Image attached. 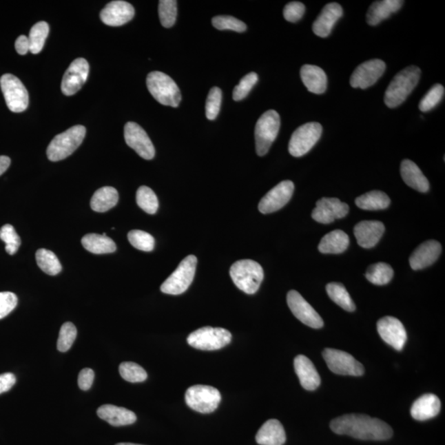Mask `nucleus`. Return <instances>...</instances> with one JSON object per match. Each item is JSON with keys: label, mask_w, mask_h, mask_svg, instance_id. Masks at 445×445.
Instances as JSON below:
<instances>
[{"label": "nucleus", "mask_w": 445, "mask_h": 445, "mask_svg": "<svg viewBox=\"0 0 445 445\" xmlns=\"http://www.w3.org/2000/svg\"><path fill=\"white\" fill-rule=\"evenodd\" d=\"M386 70L383 61L371 60L362 63L352 74L350 83L354 89L365 90L379 81Z\"/></svg>", "instance_id": "obj_15"}, {"label": "nucleus", "mask_w": 445, "mask_h": 445, "mask_svg": "<svg viewBox=\"0 0 445 445\" xmlns=\"http://www.w3.org/2000/svg\"><path fill=\"white\" fill-rule=\"evenodd\" d=\"M403 3L401 0H382L373 3L367 12L368 24L371 26L380 24L382 21L389 19L390 15L400 10Z\"/></svg>", "instance_id": "obj_29"}, {"label": "nucleus", "mask_w": 445, "mask_h": 445, "mask_svg": "<svg viewBox=\"0 0 445 445\" xmlns=\"http://www.w3.org/2000/svg\"><path fill=\"white\" fill-rule=\"evenodd\" d=\"M293 365L302 387L309 391H313L319 387L321 384L320 376L308 357L303 355L296 356Z\"/></svg>", "instance_id": "obj_24"}, {"label": "nucleus", "mask_w": 445, "mask_h": 445, "mask_svg": "<svg viewBox=\"0 0 445 445\" xmlns=\"http://www.w3.org/2000/svg\"><path fill=\"white\" fill-rule=\"evenodd\" d=\"M185 400L192 410L208 414L217 409L221 402V394L219 390L211 386L195 385L187 390Z\"/></svg>", "instance_id": "obj_9"}, {"label": "nucleus", "mask_w": 445, "mask_h": 445, "mask_svg": "<svg viewBox=\"0 0 445 445\" xmlns=\"http://www.w3.org/2000/svg\"><path fill=\"white\" fill-rule=\"evenodd\" d=\"M256 442L261 445H283L287 442L283 426L278 420H269L260 428Z\"/></svg>", "instance_id": "obj_27"}, {"label": "nucleus", "mask_w": 445, "mask_h": 445, "mask_svg": "<svg viewBox=\"0 0 445 445\" xmlns=\"http://www.w3.org/2000/svg\"><path fill=\"white\" fill-rule=\"evenodd\" d=\"M300 77L310 92L322 94L327 86V74L317 65H305L300 70Z\"/></svg>", "instance_id": "obj_28"}, {"label": "nucleus", "mask_w": 445, "mask_h": 445, "mask_svg": "<svg viewBox=\"0 0 445 445\" xmlns=\"http://www.w3.org/2000/svg\"><path fill=\"white\" fill-rule=\"evenodd\" d=\"M146 83L151 95L159 103L172 107H178L182 95L177 83L169 75L154 71L147 76Z\"/></svg>", "instance_id": "obj_4"}, {"label": "nucleus", "mask_w": 445, "mask_h": 445, "mask_svg": "<svg viewBox=\"0 0 445 445\" xmlns=\"http://www.w3.org/2000/svg\"><path fill=\"white\" fill-rule=\"evenodd\" d=\"M280 127L278 112L269 110L260 117L255 127L256 149L259 156L268 153L273 142L276 141Z\"/></svg>", "instance_id": "obj_8"}, {"label": "nucleus", "mask_w": 445, "mask_h": 445, "mask_svg": "<svg viewBox=\"0 0 445 445\" xmlns=\"http://www.w3.org/2000/svg\"><path fill=\"white\" fill-rule=\"evenodd\" d=\"M86 134V128L83 125H74L66 132L54 137L46 151L50 161L58 162L69 157L83 143Z\"/></svg>", "instance_id": "obj_5"}, {"label": "nucleus", "mask_w": 445, "mask_h": 445, "mask_svg": "<svg viewBox=\"0 0 445 445\" xmlns=\"http://www.w3.org/2000/svg\"><path fill=\"white\" fill-rule=\"evenodd\" d=\"M326 289L327 295L334 303L348 312L355 311L354 302L343 284L335 282L330 283L327 285Z\"/></svg>", "instance_id": "obj_35"}, {"label": "nucleus", "mask_w": 445, "mask_h": 445, "mask_svg": "<svg viewBox=\"0 0 445 445\" xmlns=\"http://www.w3.org/2000/svg\"><path fill=\"white\" fill-rule=\"evenodd\" d=\"M343 15V10L338 3H327L322 8L321 14L313 24V31L319 37H327L331 34L335 23Z\"/></svg>", "instance_id": "obj_23"}, {"label": "nucleus", "mask_w": 445, "mask_h": 445, "mask_svg": "<svg viewBox=\"0 0 445 445\" xmlns=\"http://www.w3.org/2000/svg\"><path fill=\"white\" fill-rule=\"evenodd\" d=\"M287 304L293 314L304 324L316 329H321L324 325L320 315L299 292L289 291L287 295Z\"/></svg>", "instance_id": "obj_13"}, {"label": "nucleus", "mask_w": 445, "mask_h": 445, "mask_svg": "<svg viewBox=\"0 0 445 445\" xmlns=\"http://www.w3.org/2000/svg\"><path fill=\"white\" fill-rule=\"evenodd\" d=\"M36 260L41 270L48 275L56 276L62 270L60 261H59L56 255L52 251L45 249L37 250Z\"/></svg>", "instance_id": "obj_36"}, {"label": "nucleus", "mask_w": 445, "mask_h": 445, "mask_svg": "<svg viewBox=\"0 0 445 445\" xmlns=\"http://www.w3.org/2000/svg\"><path fill=\"white\" fill-rule=\"evenodd\" d=\"M94 372L92 369L87 368L82 369L81 373H79L78 377L79 389L83 390V391L90 390L92 387V383H94Z\"/></svg>", "instance_id": "obj_51"}, {"label": "nucleus", "mask_w": 445, "mask_h": 445, "mask_svg": "<svg viewBox=\"0 0 445 445\" xmlns=\"http://www.w3.org/2000/svg\"><path fill=\"white\" fill-rule=\"evenodd\" d=\"M99 417L113 426L132 425L136 422V415L124 407L103 405L96 411Z\"/></svg>", "instance_id": "obj_26"}, {"label": "nucleus", "mask_w": 445, "mask_h": 445, "mask_svg": "<svg viewBox=\"0 0 445 445\" xmlns=\"http://www.w3.org/2000/svg\"><path fill=\"white\" fill-rule=\"evenodd\" d=\"M367 280L369 282L377 285L387 284L393 277V270L387 263L379 262L369 267L366 271Z\"/></svg>", "instance_id": "obj_37"}, {"label": "nucleus", "mask_w": 445, "mask_h": 445, "mask_svg": "<svg viewBox=\"0 0 445 445\" xmlns=\"http://www.w3.org/2000/svg\"><path fill=\"white\" fill-rule=\"evenodd\" d=\"M0 239L6 242V250L10 255H14L21 245V239L11 225H6L0 229Z\"/></svg>", "instance_id": "obj_46"}, {"label": "nucleus", "mask_w": 445, "mask_h": 445, "mask_svg": "<svg viewBox=\"0 0 445 445\" xmlns=\"http://www.w3.org/2000/svg\"><path fill=\"white\" fill-rule=\"evenodd\" d=\"M196 265V257L194 255L187 256L161 285V291L172 296H179L186 292L194 279Z\"/></svg>", "instance_id": "obj_6"}, {"label": "nucleus", "mask_w": 445, "mask_h": 445, "mask_svg": "<svg viewBox=\"0 0 445 445\" xmlns=\"http://www.w3.org/2000/svg\"><path fill=\"white\" fill-rule=\"evenodd\" d=\"M382 339L397 351H402L407 340L406 331L401 321L393 317H384L377 323Z\"/></svg>", "instance_id": "obj_18"}, {"label": "nucleus", "mask_w": 445, "mask_h": 445, "mask_svg": "<svg viewBox=\"0 0 445 445\" xmlns=\"http://www.w3.org/2000/svg\"><path fill=\"white\" fill-rule=\"evenodd\" d=\"M330 426L335 434L364 440H386L393 434L387 423L362 414L342 415L333 420Z\"/></svg>", "instance_id": "obj_1"}, {"label": "nucleus", "mask_w": 445, "mask_h": 445, "mask_svg": "<svg viewBox=\"0 0 445 445\" xmlns=\"http://www.w3.org/2000/svg\"><path fill=\"white\" fill-rule=\"evenodd\" d=\"M18 305V297L12 292H0V319L6 318Z\"/></svg>", "instance_id": "obj_49"}, {"label": "nucleus", "mask_w": 445, "mask_h": 445, "mask_svg": "<svg viewBox=\"0 0 445 445\" xmlns=\"http://www.w3.org/2000/svg\"><path fill=\"white\" fill-rule=\"evenodd\" d=\"M158 15L163 27L169 28L175 24L178 15V2L175 0H161L158 4Z\"/></svg>", "instance_id": "obj_40"}, {"label": "nucleus", "mask_w": 445, "mask_h": 445, "mask_svg": "<svg viewBox=\"0 0 445 445\" xmlns=\"http://www.w3.org/2000/svg\"><path fill=\"white\" fill-rule=\"evenodd\" d=\"M128 240L136 249L151 251L154 249L155 240L152 235L142 230H132L128 234Z\"/></svg>", "instance_id": "obj_42"}, {"label": "nucleus", "mask_w": 445, "mask_h": 445, "mask_svg": "<svg viewBox=\"0 0 445 445\" xmlns=\"http://www.w3.org/2000/svg\"><path fill=\"white\" fill-rule=\"evenodd\" d=\"M390 198L386 193L380 191H373L357 197V207L364 211H380L389 207Z\"/></svg>", "instance_id": "obj_34"}, {"label": "nucleus", "mask_w": 445, "mask_h": 445, "mask_svg": "<svg viewBox=\"0 0 445 445\" xmlns=\"http://www.w3.org/2000/svg\"><path fill=\"white\" fill-rule=\"evenodd\" d=\"M232 335L221 327H204L193 331L187 338V343L201 351H216L229 345Z\"/></svg>", "instance_id": "obj_7"}, {"label": "nucleus", "mask_w": 445, "mask_h": 445, "mask_svg": "<svg viewBox=\"0 0 445 445\" xmlns=\"http://www.w3.org/2000/svg\"><path fill=\"white\" fill-rule=\"evenodd\" d=\"M119 372L123 379L130 383H141L147 380L146 371L141 365L134 362H123L120 364Z\"/></svg>", "instance_id": "obj_41"}, {"label": "nucleus", "mask_w": 445, "mask_h": 445, "mask_svg": "<svg viewBox=\"0 0 445 445\" xmlns=\"http://www.w3.org/2000/svg\"><path fill=\"white\" fill-rule=\"evenodd\" d=\"M322 356L330 371L337 375L350 376L364 375L363 364L347 352L327 348L322 352Z\"/></svg>", "instance_id": "obj_12"}, {"label": "nucleus", "mask_w": 445, "mask_h": 445, "mask_svg": "<svg viewBox=\"0 0 445 445\" xmlns=\"http://www.w3.org/2000/svg\"><path fill=\"white\" fill-rule=\"evenodd\" d=\"M421 70L417 66H409L395 75L385 92L384 103L389 108H395L413 91L421 78Z\"/></svg>", "instance_id": "obj_2"}, {"label": "nucleus", "mask_w": 445, "mask_h": 445, "mask_svg": "<svg viewBox=\"0 0 445 445\" xmlns=\"http://www.w3.org/2000/svg\"><path fill=\"white\" fill-rule=\"evenodd\" d=\"M295 185L291 180H283L273 187L260 201L258 209L262 214H270L279 211L291 199Z\"/></svg>", "instance_id": "obj_17"}, {"label": "nucleus", "mask_w": 445, "mask_h": 445, "mask_svg": "<svg viewBox=\"0 0 445 445\" xmlns=\"http://www.w3.org/2000/svg\"><path fill=\"white\" fill-rule=\"evenodd\" d=\"M118 200V192L114 187H104L99 189L92 196L91 208L96 212H106L116 207Z\"/></svg>", "instance_id": "obj_32"}, {"label": "nucleus", "mask_w": 445, "mask_h": 445, "mask_svg": "<svg viewBox=\"0 0 445 445\" xmlns=\"http://www.w3.org/2000/svg\"><path fill=\"white\" fill-rule=\"evenodd\" d=\"M442 251V245L437 241L429 240L422 243L411 256V267L417 271L431 266L437 261Z\"/></svg>", "instance_id": "obj_22"}, {"label": "nucleus", "mask_w": 445, "mask_h": 445, "mask_svg": "<svg viewBox=\"0 0 445 445\" xmlns=\"http://www.w3.org/2000/svg\"><path fill=\"white\" fill-rule=\"evenodd\" d=\"M16 384V377L14 373H6L0 375V394L10 391Z\"/></svg>", "instance_id": "obj_52"}, {"label": "nucleus", "mask_w": 445, "mask_h": 445, "mask_svg": "<svg viewBox=\"0 0 445 445\" xmlns=\"http://www.w3.org/2000/svg\"><path fill=\"white\" fill-rule=\"evenodd\" d=\"M305 12V6L300 2H291L284 8L283 14L288 22L296 23L300 21Z\"/></svg>", "instance_id": "obj_50"}, {"label": "nucleus", "mask_w": 445, "mask_h": 445, "mask_svg": "<svg viewBox=\"0 0 445 445\" xmlns=\"http://www.w3.org/2000/svg\"><path fill=\"white\" fill-rule=\"evenodd\" d=\"M229 273L234 284L247 295L257 292L264 279L262 267L253 260H240L235 262Z\"/></svg>", "instance_id": "obj_3"}, {"label": "nucleus", "mask_w": 445, "mask_h": 445, "mask_svg": "<svg viewBox=\"0 0 445 445\" xmlns=\"http://www.w3.org/2000/svg\"><path fill=\"white\" fill-rule=\"evenodd\" d=\"M349 213V207L338 198H322L317 201L312 212L315 221L321 224H330L335 220L342 219Z\"/></svg>", "instance_id": "obj_19"}, {"label": "nucleus", "mask_w": 445, "mask_h": 445, "mask_svg": "<svg viewBox=\"0 0 445 445\" xmlns=\"http://www.w3.org/2000/svg\"><path fill=\"white\" fill-rule=\"evenodd\" d=\"M222 91L220 87H214L209 91L205 103V115L209 120H215L220 111Z\"/></svg>", "instance_id": "obj_47"}, {"label": "nucleus", "mask_w": 445, "mask_h": 445, "mask_svg": "<svg viewBox=\"0 0 445 445\" xmlns=\"http://www.w3.org/2000/svg\"><path fill=\"white\" fill-rule=\"evenodd\" d=\"M77 338V329L72 322L63 324L59 334L57 342L58 350L61 352L68 351Z\"/></svg>", "instance_id": "obj_44"}, {"label": "nucleus", "mask_w": 445, "mask_h": 445, "mask_svg": "<svg viewBox=\"0 0 445 445\" xmlns=\"http://www.w3.org/2000/svg\"><path fill=\"white\" fill-rule=\"evenodd\" d=\"M350 239L342 230H334L325 235L318 245V250L324 254L342 253L348 249Z\"/></svg>", "instance_id": "obj_31"}, {"label": "nucleus", "mask_w": 445, "mask_h": 445, "mask_svg": "<svg viewBox=\"0 0 445 445\" xmlns=\"http://www.w3.org/2000/svg\"><path fill=\"white\" fill-rule=\"evenodd\" d=\"M136 203L143 211L154 215L158 209V200L152 189L142 186L136 192Z\"/></svg>", "instance_id": "obj_39"}, {"label": "nucleus", "mask_w": 445, "mask_h": 445, "mask_svg": "<svg viewBox=\"0 0 445 445\" xmlns=\"http://www.w3.org/2000/svg\"><path fill=\"white\" fill-rule=\"evenodd\" d=\"M322 127L318 123L301 125L293 133L289 143V152L293 157H302L309 153L322 136Z\"/></svg>", "instance_id": "obj_11"}, {"label": "nucleus", "mask_w": 445, "mask_h": 445, "mask_svg": "<svg viewBox=\"0 0 445 445\" xmlns=\"http://www.w3.org/2000/svg\"><path fill=\"white\" fill-rule=\"evenodd\" d=\"M258 81V75L255 72H251L245 75L238 85L234 87L233 92V99L236 102L245 99L249 95L251 89Z\"/></svg>", "instance_id": "obj_48"}, {"label": "nucleus", "mask_w": 445, "mask_h": 445, "mask_svg": "<svg viewBox=\"0 0 445 445\" xmlns=\"http://www.w3.org/2000/svg\"><path fill=\"white\" fill-rule=\"evenodd\" d=\"M124 136L127 145L136 151L141 158L147 161L154 158V146L141 125L130 121L125 125Z\"/></svg>", "instance_id": "obj_14"}, {"label": "nucleus", "mask_w": 445, "mask_h": 445, "mask_svg": "<svg viewBox=\"0 0 445 445\" xmlns=\"http://www.w3.org/2000/svg\"><path fill=\"white\" fill-rule=\"evenodd\" d=\"M116 445H142V444H132V443H119Z\"/></svg>", "instance_id": "obj_55"}, {"label": "nucleus", "mask_w": 445, "mask_h": 445, "mask_svg": "<svg viewBox=\"0 0 445 445\" xmlns=\"http://www.w3.org/2000/svg\"><path fill=\"white\" fill-rule=\"evenodd\" d=\"M134 16V8L131 3L116 0L107 4L101 11L100 19L104 24L119 27L127 23Z\"/></svg>", "instance_id": "obj_20"}, {"label": "nucleus", "mask_w": 445, "mask_h": 445, "mask_svg": "<svg viewBox=\"0 0 445 445\" xmlns=\"http://www.w3.org/2000/svg\"><path fill=\"white\" fill-rule=\"evenodd\" d=\"M212 24L218 30H231L237 32L247 30L246 24L232 16L214 17Z\"/></svg>", "instance_id": "obj_45"}, {"label": "nucleus", "mask_w": 445, "mask_h": 445, "mask_svg": "<svg viewBox=\"0 0 445 445\" xmlns=\"http://www.w3.org/2000/svg\"><path fill=\"white\" fill-rule=\"evenodd\" d=\"M82 245L94 254L112 253L116 250V243L104 235L89 234L82 238Z\"/></svg>", "instance_id": "obj_33"}, {"label": "nucleus", "mask_w": 445, "mask_h": 445, "mask_svg": "<svg viewBox=\"0 0 445 445\" xmlns=\"http://www.w3.org/2000/svg\"><path fill=\"white\" fill-rule=\"evenodd\" d=\"M442 403L437 396L428 393L415 400L411 408V415L417 421H426L439 413Z\"/></svg>", "instance_id": "obj_25"}, {"label": "nucleus", "mask_w": 445, "mask_h": 445, "mask_svg": "<svg viewBox=\"0 0 445 445\" xmlns=\"http://www.w3.org/2000/svg\"><path fill=\"white\" fill-rule=\"evenodd\" d=\"M15 49L21 56L26 54L30 50L28 37L24 35L20 36L15 41Z\"/></svg>", "instance_id": "obj_53"}, {"label": "nucleus", "mask_w": 445, "mask_h": 445, "mask_svg": "<svg viewBox=\"0 0 445 445\" xmlns=\"http://www.w3.org/2000/svg\"><path fill=\"white\" fill-rule=\"evenodd\" d=\"M444 95V87L443 85H434L431 89L428 91L427 94L421 100L419 104L420 110L423 112H427L442 102Z\"/></svg>", "instance_id": "obj_43"}, {"label": "nucleus", "mask_w": 445, "mask_h": 445, "mask_svg": "<svg viewBox=\"0 0 445 445\" xmlns=\"http://www.w3.org/2000/svg\"><path fill=\"white\" fill-rule=\"evenodd\" d=\"M0 86L8 109L12 112H23L28 107L29 95L19 78L10 74L0 78Z\"/></svg>", "instance_id": "obj_10"}, {"label": "nucleus", "mask_w": 445, "mask_h": 445, "mask_svg": "<svg viewBox=\"0 0 445 445\" xmlns=\"http://www.w3.org/2000/svg\"><path fill=\"white\" fill-rule=\"evenodd\" d=\"M11 165V159L7 156H0V176L6 173Z\"/></svg>", "instance_id": "obj_54"}, {"label": "nucleus", "mask_w": 445, "mask_h": 445, "mask_svg": "<svg viewBox=\"0 0 445 445\" xmlns=\"http://www.w3.org/2000/svg\"><path fill=\"white\" fill-rule=\"evenodd\" d=\"M383 222L375 220L361 221L355 226L357 242L364 249H372L380 242L384 233Z\"/></svg>", "instance_id": "obj_21"}, {"label": "nucleus", "mask_w": 445, "mask_h": 445, "mask_svg": "<svg viewBox=\"0 0 445 445\" xmlns=\"http://www.w3.org/2000/svg\"><path fill=\"white\" fill-rule=\"evenodd\" d=\"M49 31V25L45 22L37 23L32 28L28 40L30 44V52L32 54H39L43 49Z\"/></svg>", "instance_id": "obj_38"}, {"label": "nucleus", "mask_w": 445, "mask_h": 445, "mask_svg": "<svg viewBox=\"0 0 445 445\" xmlns=\"http://www.w3.org/2000/svg\"><path fill=\"white\" fill-rule=\"evenodd\" d=\"M400 170L402 178L407 186L420 192L429 191V182L414 162L405 159L401 163Z\"/></svg>", "instance_id": "obj_30"}, {"label": "nucleus", "mask_w": 445, "mask_h": 445, "mask_svg": "<svg viewBox=\"0 0 445 445\" xmlns=\"http://www.w3.org/2000/svg\"><path fill=\"white\" fill-rule=\"evenodd\" d=\"M90 74L89 63L83 58H78L70 65L63 77L61 91L65 96H72L81 89Z\"/></svg>", "instance_id": "obj_16"}]
</instances>
